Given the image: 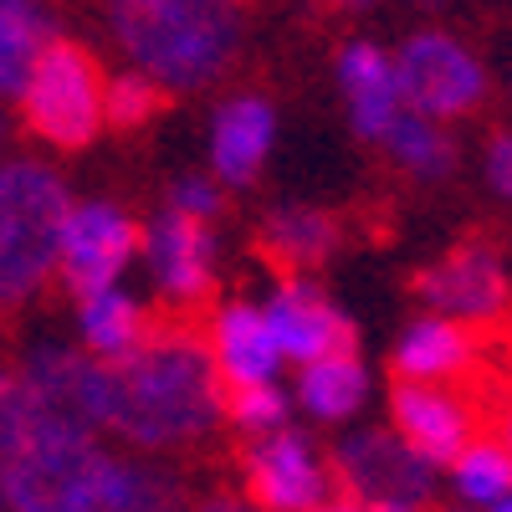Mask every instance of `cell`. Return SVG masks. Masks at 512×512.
Listing matches in <instances>:
<instances>
[{"label": "cell", "mask_w": 512, "mask_h": 512, "mask_svg": "<svg viewBox=\"0 0 512 512\" xmlns=\"http://www.w3.org/2000/svg\"><path fill=\"white\" fill-rule=\"evenodd\" d=\"M113 369V410L108 425L134 446H185L200 441L221 420V369L205 338L164 318L159 328H144V338L128 349Z\"/></svg>", "instance_id": "obj_1"}, {"label": "cell", "mask_w": 512, "mask_h": 512, "mask_svg": "<svg viewBox=\"0 0 512 512\" xmlns=\"http://www.w3.org/2000/svg\"><path fill=\"white\" fill-rule=\"evenodd\" d=\"M113 31L164 88L216 82L241 47V0H108Z\"/></svg>", "instance_id": "obj_2"}, {"label": "cell", "mask_w": 512, "mask_h": 512, "mask_svg": "<svg viewBox=\"0 0 512 512\" xmlns=\"http://www.w3.org/2000/svg\"><path fill=\"white\" fill-rule=\"evenodd\" d=\"M72 195L47 164H0V303L26 297L62 262Z\"/></svg>", "instance_id": "obj_3"}, {"label": "cell", "mask_w": 512, "mask_h": 512, "mask_svg": "<svg viewBox=\"0 0 512 512\" xmlns=\"http://www.w3.org/2000/svg\"><path fill=\"white\" fill-rule=\"evenodd\" d=\"M26 123L57 149H82L103 123V72L77 41H52L21 88Z\"/></svg>", "instance_id": "obj_4"}, {"label": "cell", "mask_w": 512, "mask_h": 512, "mask_svg": "<svg viewBox=\"0 0 512 512\" xmlns=\"http://www.w3.org/2000/svg\"><path fill=\"white\" fill-rule=\"evenodd\" d=\"M113 456L82 436H36L26 451L0 461V482L16 512H93V497Z\"/></svg>", "instance_id": "obj_5"}, {"label": "cell", "mask_w": 512, "mask_h": 512, "mask_svg": "<svg viewBox=\"0 0 512 512\" xmlns=\"http://www.w3.org/2000/svg\"><path fill=\"white\" fill-rule=\"evenodd\" d=\"M26 390L41 420V436H82L93 441V431L108 425L113 410V369L77 354V349H36L26 359Z\"/></svg>", "instance_id": "obj_6"}, {"label": "cell", "mask_w": 512, "mask_h": 512, "mask_svg": "<svg viewBox=\"0 0 512 512\" xmlns=\"http://www.w3.org/2000/svg\"><path fill=\"white\" fill-rule=\"evenodd\" d=\"M395 82L400 103H410V113L431 123L461 118L487 98V67L446 31H415L395 57Z\"/></svg>", "instance_id": "obj_7"}, {"label": "cell", "mask_w": 512, "mask_h": 512, "mask_svg": "<svg viewBox=\"0 0 512 512\" xmlns=\"http://www.w3.org/2000/svg\"><path fill=\"white\" fill-rule=\"evenodd\" d=\"M338 482L359 502H415L436 492V466L420 461L395 431H359L338 446Z\"/></svg>", "instance_id": "obj_8"}, {"label": "cell", "mask_w": 512, "mask_h": 512, "mask_svg": "<svg viewBox=\"0 0 512 512\" xmlns=\"http://www.w3.org/2000/svg\"><path fill=\"white\" fill-rule=\"evenodd\" d=\"M246 492L267 512H318L333 492V477L303 436L267 431L246 446Z\"/></svg>", "instance_id": "obj_9"}, {"label": "cell", "mask_w": 512, "mask_h": 512, "mask_svg": "<svg viewBox=\"0 0 512 512\" xmlns=\"http://www.w3.org/2000/svg\"><path fill=\"white\" fill-rule=\"evenodd\" d=\"M390 410H395V436L431 466H451L466 451V441L477 436L472 400H461L456 390H446V384L395 379Z\"/></svg>", "instance_id": "obj_10"}, {"label": "cell", "mask_w": 512, "mask_h": 512, "mask_svg": "<svg viewBox=\"0 0 512 512\" xmlns=\"http://www.w3.org/2000/svg\"><path fill=\"white\" fill-rule=\"evenodd\" d=\"M139 246V231L134 221L123 216L118 205H72L67 216V231H62V272H67V287L93 297V292H108L113 277L123 272V262L134 256Z\"/></svg>", "instance_id": "obj_11"}, {"label": "cell", "mask_w": 512, "mask_h": 512, "mask_svg": "<svg viewBox=\"0 0 512 512\" xmlns=\"http://www.w3.org/2000/svg\"><path fill=\"white\" fill-rule=\"evenodd\" d=\"M415 292L436 308V318L451 323H487L507 303V272L492 246H456L446 262L425 267L415 277Z\"/></svg>", "instance_id": "obj_12"}, {"label": "cell", "mask_w": 512, "mask_h": 512, "mask_svg": "<svg viewBox=\"0 0 512 512\" xmlns=\"http://www.w3.org/2000/svg\"><path fill=\"white\" fill-rule=\"evenodd\" d=\"M267 328L277 338V354H292V359H303V364L354 354V323L338 313V308H328L303 277L277 287L272 308H267Z\"/></svg>", "instance_id": "obj_13"}, {"label": "cell", "mask_w": 512, "mask_h": 512, "mask_svg": "<svg viewBox=\"0 0 512 512\" xmlns=\"http://www.w3.org/2000/svg\"><path fill=\"white\" fill-rule=\"evenodd\" d=\"M149 262H154V277L169 297H180V303H205V292H210V231H205V221L180 216V210L154 216Z\"/></svg>", "instance_id": "obj_14"}, {"label": "cell", "mask_w": 512, "mask_h": 512, "mask_svg": "<svg viewBox=\"0 0 512 512\" xmlns=\"http://www.w3.org/2000/svg\"><path fill=\"white\" fill-rule=\"evenodd\" d=\"M338 82L349 93V113L364 139H384L390 123L405 113L400 108V82H395V62L384 57L374 41H349L338 57Z\"/></svg>", "instance_id": "obj_15"}, {"label": "cell", "mask_w": 512, "mask_h": 512, "mask_svg": "<svg viewBox=\"0 0 512 512\" xmlns=\"http://www.w3.org/2000/svg\"><path fill=\"white\" fill-rule=\"evenodd\" d=\"M472 359H477L472 328L451 323V318H436V313L410 323L400 333V344H395V374L415 379V384H446V379L466 374Z\"/></svg>", "instance_id": "obj_16"}, {"label": "cell", "mask_w": 512, "mask_h": 512, "mask_svg": "<svg viewBox=\"0 0 512 512\" xmlns=\"http://www.w3.org/2000/svg\"><path fill=\"white\" fill-rule=\"evenodd\" d=\"M272 108L262 98H236L221 108L216 134H210V159H216V175L226 185H251L256 169H262L267 149H272Z\"/></svg>", "instance_id": "obj_17"}, {"label": "cell", "mask_w": 512, "mask_h": 512, "mask_svg": "<svg viewBox=\"0 0 512 512\" xmlns=\"http://www.w3.org/2000/svg\"><path fill=\"white\" fill-rule=\"evenodd\" d=\"M338 246V226L313 205H282L262 226V256L282 272V282H297V272L323 267Z\"/></svg>", "instance_id": "obj_18"}, {"label": "cell", "mask_w": 512, "mask_h": 512, "mask_svg": "<svg viewBox=\"0 0 512 512\" xmlns=\"http://www.w3.org/2000/svg\"><path fill=\"white\" fill-rule=\"evenodd\" d=\"M216 369H221V384H272L277 338L262 308L236 303L216 318Z\"/></svg>", "instance_id": "obj_19"}, {"label": "cell", "mask_w": 512, "mask_h": 512, "mask_svg": "<svg viewBox=\"0 0 512 512\" xmlns=\"http://www.w3.org/2000/svg\"><path fill=\"white\" fill-rule=\"evenodd\" d=\"M52 41V11L41 0H0V93H21Z\"/></svg>", "instance_id": "obj_20"}, {"label": "cell", "mask_w": 512, "mask_h": 512, "mask_svg": "<svg viewBox=\"0 0 512 512\" xmlns=\"http://www.w3.org/2000/svg\"><path fill=\"white\" fill-rule=\"evenodd\" d=\"M93 512H185V492L175 477L139 461H113L93 497Z\"/></svg>", "instance_id": "obj_21"}, {"label": "cell", "mask_w": 512, "mask_h": 512, "mask_svg": "<svg viewBox=\"0 0 512 512\" xmlns=\"http://www.w3.org/2000/svg\"><path fill=\"white\" fill-rule=\"evenodd\" d=\"M369 395V374L354 354L344 359H318L303 369V379H297V400L308 405V415L318 420H349Z\"/></svg>", "instance_id": "obj_22"}, {"label": "cell", "mask_w": 512, "mask_h": 512, "mask_svg": "<svg viewBox=\"0 0 512 512\" xmlns=\"http://www.w3.org/2000/svg\"><path fill=\"white\" fill-rule=\"evenodd\" d=\"M82 338H88V349L103 354V359H123L128 349L144 338V313L134 297H123V292H93V297H82Z\"/></svg>", "instance_id": "obj_23"}, {"label": "cell", "mask_w": 512, "mask_h": 512, "mask_svg": "<svg viewBox=\"0 0 512 512\" xmlns=\"http://www.w3.org/2000/svg\"><path fill=\"white\" fill-rule=\"evenodd\" d=\"M451 482H456V497L466 507H492L497 497L512 492V456L502 441L492 436H472L466 451L451 461Z\"/></svg>", "instance_id": "obj_24"}, {"label": "cell", "mask_w": 512, "mask_h": 512, "mask_svg": "<svg viewBox=\"0 0 512 512\" xmlns=\"http://www.w3.org/2000/svg\"><path fill=\"white\" fill-rule=\"evenodd\" d=\"M384 144H390V154L420 180H441V175H451V164H456L451 139L420 113H400L390 123V134H384Z\"/></svg>", "instance_id": "obj_25"}, {"label": "cell", "mask_w": 512, "mask_h": 512, "mask_svg": "<svg viewBox=\"0 0 512 512\" xmlns=\"http://www.w3.org/2000/svg\"><path fill=\"white\" fill-rule=\"evenodd\" d=\"M41 436V420L31 405V390L16 369H0V461H11Z\"/></svg>", "instance_id": "obj_26"}, {"label": "cell", "mask_w": 512, "mask_h": 512, "mask_svg": "<svg viewBox=\"0 0 512 512\" xmlns=\"http://www.w3.org/2000/svg\"><path fill=\"white\" fill-rule=\"evenodd\" d=\"M159 108H164V93H159L154 77L128 72V77L103 82V118H108L113 128H144Z\"/></svg>", "instance_id": "obj_27"}, {"label": "cell", "mask_w": 512, "mask_h": 512, "mask_svg": "<svg viewBox=\"0 0 512 512\" xmlns=\"http://www.w3.org/2000/svg\"><path fill=\"white\" fill-rule=\"evenodd\" d=\"M221 415H231L246 431H282L287 400L272 384H221Z\"/></svg>", "instance_id": "obj_28"}, {"label": "cell", "mask_w": 512, "mask_h": 512, "mask_svg": "<svg viewBox=\"0 0 512 512\" xmlns=\"http://www.w3.org/2000/svg\"><path fill=\"white\" fill-rule=\"evenodd\" d=\"M169 210L205 221V216H216V210H221V190L210 185V180H180L175 190H169Z\"/></svg>", "instance_id": "obj_29"}, {"label": "cell", "mask_w": 512, "mask_h": 512, "mask_svg": "<svg viewBox=\"0 0 512 512\" xmlns=\"http://www.w3.org/2000/svg\"><path fill=\"white\" fill-rule=\"evenodd\" d=\"M487 185L502 200H512V134H497L487 144Z\"/></svg>", "instance_id": "obj_30"}, {"label": "cell", "mask_w": 512, "mask_h": 512, "mask_svg": "<svg viewBox=\"0 0 512 512\" xmlns=\"http://www.w3.org/2000/svg\"><path fill=\"white\" fill-rule=\"evenodd\" d=\"M359 512H425L415 502H359Z\"/></svg>", "instance_id": "obj_31"}, {"label": "cell", "mask_w": 512, "mask_h": 512, "mask_svg": "<svg viewBox=\"0 0 512 512\" xmlns=\"http://www.w3.org/2000/svg\"><path fill=\"white\" fill-rule=\"evenodd\" d=\"M323 6H333V11H364V6H374V0H323Z\"/></svg>", "instance_id": "obj_32"}, {"label": "cell", "mask_w": 512, "mask_h": 512, "mask_svg": "<svg viewBox=\"0 0 512 512\" xmlns=\"http://www.w3.org/2000/svg\"><path fill=\"white\" fill-rule=\"evenodd\" d=\"M200 512H246V507H241V502H226V497H221V502H205Z\"/></svg>", "instance_id": "obj_33"}, {"label": "cell", "mask_w": 512, "mask_h": 512, "mask_svg": "<svg viewBox=\"0 0 512 512\" xmlns=\"http://www.w3.org/2000/svg\"><path fill=\"white\" fill-rule=\"evenodd\" d=\"M502 446H507V456H512V405H507V415H502Z\"/></svg>", "instance_id": "obj_34"}, {"label": "cell", "mask_w": 512, "mask_h": 512, "mask_svg": "<svg viewBox=\"0 0 512 512\" xmlns=\"http://www.w3.org/2000/svg\"><path fill=\"white\" fill-rule=\"evenodd\" d=\"M318 512H359V502H323Z\"/></svg>", "instance_id": "obj_35"}, {"label": "cell", "mask_w": 512, "mask_h": 512, "mask_svg": "<svg viewBox=\"0 0 512 512\" xmlns=\"http://www.w3.org/2000/svg\"><path fill=\"white\" fill-rule=\"evenodd\" d=\"M487 512H512V492H507V497H497V502H492Z\"/></svg>", "instance_id": "obj_36"}, {"label": "cell", "mask_w": 512, "mask_h": 512, "mask_svg": "<svg viewBox=\"0 0 512 512\" xmlns=\"http://www.w3.org/2000/svg\"><path fill=\"white\" fill-rule=\"evenodd\" d=\"M0 512H16V507H11V497H6V482H0Z\"/></svg>", "instance_id": "obj_37"}, {"label": "cell", "mask_w": 512, "mask_h": 512, "mask_svg": "<svg viewBox=\"0 0 512 512\" xmlns=\"http://www.w3.org/2000/svg\"><path fill=\"white\" fill-rule=\"evenodd\" d=\"M0 139H6V118H0Z\"/></svg>", "instance_id": "obj_38"}, {"label": "cell", "mask_w": 512, "mask_h": 512, "mask_svg": "<svg viewBox=\"0 0 512 512\" xmlns=\"http://www.w3.org/2000/svg\"><path fill=\"white\" fill-rule=\"evenodd\" d=\"M456 512H477V507H456Z\"/></svg>", "instance_id": "obj_39"}]
</instances>
